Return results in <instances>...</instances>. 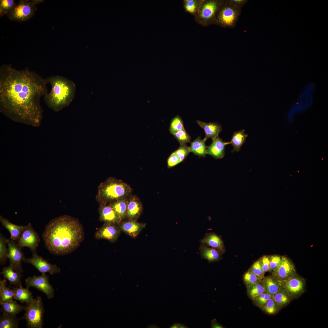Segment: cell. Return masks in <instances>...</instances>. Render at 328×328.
Instances as JSON below:
<instances>
[{
	"instance_id": "obj_1",
	"label": "cell",
	"mask_w": 328,
	"mask_h": 328,
	"mask_svg": "<svg viewBox=\"0 0 328 328\" xmlns=\"http://www.w3.org/2000/svg\"><path fill=\"white\" fill-rule=\"evenodd\" d=\"M45 79L27 68L0 67V111L12 121L34 127L43 119L41 97L48 92Z\"/></svg>"
},
{
	"instance_id": "obj_29",
	"label": "cell",
	"mask_w": 328,
	"mask_h": 328,
	"mask_svg": "<svg viewBox=\"0 0 328 328\" xmlns=\"http://www.w3.org/2000/svg\"><path fill=\"white\" fill-rule=\"evenodd\" d=\"M29 288H23L22 286L19 287H12L14 292V299L18 300L22 303L31 302L34 300L32 293L29 290Z\"/></svg>"
},
{
	"instance_id": "obj_16",
	"label": "cell",
	"mask_w": 328,
	"mask_h": 328,
	"mask_svg": "<svg viewBox=\"0 0 328 328\" xmlns=\"http://www.w3.org/2000/svg\"><path fill=\"white\" fill-rule=\"evenodd\" d=\"M99 220L104 223L118 224L122 220L119 216L108 204H99Z\"/></svg>"
},
{
	"instance_id": "obj_2",
	"label": "cell",
	"mask_w": 328,
	"mask_h": 328,
	"mask_svg": "<svg viewBox=\"0 0 328 328\" xmlns=\"http://www.w3.org/2000/svg\"><path fill=\"white\" fill-rule=\"evenodd\" d=\"M45 245L52 254H70L80 245L84 237L82 224L77 219L63 215L51 220L42 234Z\"/></svg>"
},
{
	"instance_id": "obj_15",
	"label": "cell",
	"mask_w": 328,
	"mask_h": 328,
	"mask_svg": "<svg viewBox=\"0 0 328 328\" xmlns=\"http://www.w3.org/2000/svg\"><path fill=\"white\" fill-rule=\"evenodd\" d=\"M121 231L117 224L104 223L96 231L94 237L96 239H105L114 242L118 239Z\"/></svg>"
},
{
	"instance_id": "obj_40",
	"label": "cell",
	"mask_w": 328,
	"mask_h": 328,
	"mask_svg": "<svg viewBox=\"0 0 328 328\" xmlns=\"http://www.w3.org/2000/svg\"><path fill=\"white\" fill-rule=\"evenodd\" d=\"M244 282L246 288L261 280L249 268L244 275Z\"/></svg>"
},
{
	"instance_id": "obj_3",
	"label": "cell",
	"mask_w": 328,
	"mask_h": 328,
	"mask_svg": "<svg viewBox=\"0 0 328 328\" xmlns=\"http://www.w3.org/2000/svg\"><path fill=\"white\" fill-rule=\"evenodd\" d=\"M45 80L51 86L50 91L43 96L47 106L55 111H58L68 106L75 94L76 86L73 82L58 75L51 76Z\"/></svg>"
},
{
	"instance_id": "obj_31",
	"label": "cell",
	"mask_w": 328,
	"mask_h": 328,
	"mask_svg": "<svg viewBox=\"0 0 328 328\" xmlns=\"http://www.w3.org/2000/svg\"><path fill=\"white\" fill-rule=\"evenodd\" d=\"M128 198L120 199L108 204L119 216L122 220L126 217Z\"/></svg>"
},
{
	"instance_id": "obj_6",
	"label": "cell",
	"mask_w": 328,
	"mask_h": 328,
	"mask_svg": "<svg viewBox=\"0 0 328 328\" xmlns=\"http://www.w3.org/2000/svg\"><path fill=\"white\" fill-rule=\"evenodd\" d=\"M241 9L230 0L223 1L217 13L215 22L222 27L233 28L239 19Z\"/></svg>"
},
{
	"instance_id": "obj_34",
	"label": "cell",
	"mask_w": 328,
	"mask_h": 328,
	"mask_svg": "<svg viewBox=\"0 0 328 328\" xmlns=\"http://www.w3.org/2000/svg\"><path fill=\"white\" fill-rule=\"evenodd\" d=\"M260 308L263 311L269 315L275 314L281 309L272 296L264 305Z\"/></svg>"
},
{
	"instance_id": "obj_30",
	"label": "cell",
	"mask_w": 328,
	"mask_h": 328,
	"mask_svg": "<svg viewBox=\"0 0 328 328\" xmlns=\"http://www.w3.org/2000/svg\"><path fill=\"white\" fill-rule=\"evenodd\" d=\"M272 296L281 309L288 305L293 299L282 285L280 289Z\"/></svg>"
},
{
	"instance_id": "obj_5",
	"label": "cell",
	"mask_w": 328,
	"mask_h": 328,
	"mask_svg": "<svg viewBox=\"0 0 328 328\" xmlns=\"http://www.w3.org/2000/svg\"><path fill=\"white\" fill-rule=\"evenodd\" d=\"M25 313L21 319H25L28 328H43L44 309L40 296H37L31 302L26 303Z\"/></svg>"
},
{
	"instance_id": "obj_13",
	"label": "cell",
	"mask_w": 328,
	"mask_h": 328,
	"mask_svg": "<svg viewBox=\"0 0 328 328\" xmlns=\"http://www.w3.org/2000/svg\"><path fill=\"white\" fill-rule=\"evenodd\" d=\"M296 273L292 261L286 257L282 256L279 264L272 271V275L281 282L288 279Z\"/></svg>"
},
{
	"instance_id": "obj_48",
	"label": "cell",
	"mask_w": 328,
	"mask_h": 328,
	"mask_svg": "<svg viewBox=\"0 0 328 328\" xmlns=\"http://www.w3.org/2000/svg\"><path fill=\"white\" fill-rule=\"evenodd\" d=\"M185 8L187 11L191 13H194L196 9L195 2L193 0H187L186 1Z\"/></svg>"
},
{
	"instance_id": "obj_9",
	"label": "cell",
	"mask_w": 328,
	"mask_h": 328,
	"mask_svg": "<svg viewBox=\"0 0 328 328\" xmlns=\"http://www.w3.org/2000/svg\"><path fill=\"white\" fill-rule=\"evenodd\" d=\"M40 240L38 234L34 230L31 223H29L25 226L17 244L21 248H29L34 254L36 253V248Z\"/></svg>"
},
{
	"instance_id": "obj_23",
	"label": "cell",
	"mask_w": 328,
	"mask_h": 328,
	"mask_svg": "<svg viewBox=\"0 0 328 328\" xmlns=\"http://www.w3.org/2000/svg\"><path fill=\"white\" fill-rule=\"evenodd\" d=\"M196 122L204 130L205 134V138L207 139L216 138L222 130L221 126L217 122L207 123L199 120H197Z\"/></svg>"
},
{
	"instance_id": "obj_14",
	"label": "cell",
	"mask_w": 328,
	"mask_h": 328,
	"mask_svg": "<svg viewBox=\"0 0 328 328\" xmlns=\"http://www.w3.org/2000/svg\"><path fill=\"white\" fill-rule=\"evenodd\" d=\"M23 261L32 265L41 274L48 273L53 275L59 273L61 270L57 265L49 263L37 253L32 254V256L30 258H25Z\"/></svg>"
},
{
	"instance_id": "obj_38",
	"label": "cell",
	"mask_w": 328,
	"mask_h": 328,
	"mask_svg": "<svg viewBox=\"0 0 328 328\" xmlns=\"http://www.w3.org/2000/svg\"><path fill=\"white\" fill-rule=\"evenodd\" d=\"M14 299L13 289L5 286L0 287V303H3Z\"/></svg>"
},
{
	"instance_id": "obj_4",
	"label": "cell",
	"mask_w": 328,
	"mask_h": 328,
	"mask_svg": "<svg viewBox=\"0 0 328 328\" xmlns=\"http://www.w3.org/2000/svg\"><path fill=\"white\" fill-rule=\"evenodd\" d=\"M132 192V189L126 183L114 177H110L99 185L96 200L99 204H108L128 197Z\"/></svg>"
},
{
	"instance_id": "obj_47",
	"label": "cell",
	"mask_w": 328,
	"mask_h": 328,
	"mask_svg": "<svg viewBox=\"0 0 328 328\" xmlns=\"http://www.w3.org/2000/svg\"><path fill=\"white\" fill-rule=\"evenodd\" d=\"M269 257V255H265L260 258L261 266L265 273L270 271Z\"/></svg>"
},
{
	"instance_id": "obj_39",
	"label": "cell",
	"mask_w": 328,
	"mask_h": 328,
	"mask_svg": "<svg viewBox=\"0 0 328 328\" xmlns=\"http://www.w3.org/2000/svg\"><path fill=\"white\" fill-rule=\"evenodd\" d=\"M184 128L183 121L179 115H177L171 120L169 128L171 134L173 135Z\"/></svg>"
},
{
	"instance_id": "obj_28",
	"label": "cell",
	"mask_w": 328,
	"mask_h": 328,
	"mask_svg": "<svg viewBox=\"0 0 328 328\" xmlns=\"http://www.w3.org/2000/svg\"><path fill=\"white\" fill-rule=\"evenodd\" d=\"M207 139L205 138L201 139L200 136H198L191 143L189 147L190 152L199 157H205L207 154V146L205 145Z\"/></svg>"
},
{
	"instance_id": "obj_32",
	"label": "cell",
	"mask_w": 328,
	"mask_h": 328,
	"mask_svg": "<svg viewBox=\"0 0 328 328\" xmlns=\"http://www.w3.org/2000/svg\"><path fill=\"white\" fill-rule=\"evenodd\" d=\"M245 132V130L243 129L234 132L230 142L233 147L232 152L240 151L241 147L248 136V135Z\"/></svg>"
},
{
	"instance_id": "obj_51",
	"label": "cell",
	"mask_w": 328,
	"mask_h": 328,
	"mask_svg": "<svg viewBox=\"0 0 328 328\" xmlns=\"http://www.w3.org/2000/svg\"><path fill=\"white\" fill-rule=\"evenodd\" d=\"M170 328H188L185 325L178 323H175L171 325L170 327Z\"/></svg>"
},
{
	"instance_id": "obj_24",
	"label": "cell",
	"mask_w": 328,
	"mask_h": 328,
	"mask_svg": "<svg viewBox=\"0 0 328 328\" xmlns=\"http://www.w3.org/2000/svg\"><path fill=\"white\" fill-rule=\"evenodd\" d=\"M0 311L2 314L11 316H16L25 310L26 305L23 306L18 303L16 300H13L0 304Z\"/></svg>"
},
{
	"instance_id": "obj_26",
	"label": "cell",
	"mask_w": 328,
	"mask_h": 328,
	"mask_svg": "<svg viewBox=\"0 0 328 328\" xmlns=\"http://www.w3.org/2000/svg\"><path fill=\"white\" fill-rule=\"evenodd\" d=\"M0 221L2 225L9 232L10 234V238L15 241H17L25 226L14 224L2 216H0Z\"/></svg>"
},
{
	"instance_id": "obj_36",
	"label": "cell",
	"mask_w": 328,
	"mask_h": 328,
	"mask_svg": "<svg viewBox=\"0 0 328 328\" xmlns=\"http://www.w3.org/2000/svg\"><path fill=\"white\" fill-rule=\"evenodd\" d=\"M7 239L1 233L0 234V264L3 265L6 263L8 259V250L6 246Z\"/></svg>"
},
{
	"instance_id": "obj_37",
	"label": "cell",
	"mask_w": 328,
	"mask_h": 328,
	"mask_svg": "<svg viewBox=\"0 0 328 328\" xmlns=\"http://www.w3.org/2000/svg\"><path fill=\"white\" fill-rule=\"evenodd\" d=\"M17 4L14 0H0V16L7 15L14 9Z\"/></svg>"
},
{
	"instance_id": "obj_27",
	"label": "cell",
	"mask_w": 328,
	"mask_h": 328,
	"mask_svg": "<svg viewBox=\"0 0 328 328\" xmlns=\"http://www.w3.org/2000/svg\"><path fill=\"white\" fill-rule=\"evenodd\" d=\"M261 282L265 291L272 296L280 289L281 282L272 275L264 277Z\"/></svg>"
},
{
	"instance_id": "obj_33",
	"label": "cell",
	"mask_w": 328,
	"mask_h": 328,
	"mask_svg": "<svg viewBox=\"0 0 328 328\" xmlns=\"http://www.w3.org/2000/svg\"><path fill=\"white\" fill-rule=\"evenodd\" d=\"M21 319L16 316L2 314L0 317V328H17Z\"/></svg>"
},
{
	"instance_id": "obj_41",
	"label": "cell",
	"mask_w": 328,
	"mask_h": 328,
	"mask_svg": "<svg viewBox=\"0 0 328 328\" xmlns=\"http://www.w3.org/2000/svg\"><path fill=\"white\" fill-rule=\"evenodd\" d=\"M174 137L179 141L180 145L185 144L190 142L191 137L184 128L182 129L173 134Z\"/></svg>"
},
{
	"instance_id": "obj_12",
	"label": "cell",
	"mask_w": 328,
	"mask_h": 328,
	"mask_svg": "<svg viewBox=\"0 0 328 328\" xmlns=\"http://www.w3.org/2000/svg\"><path fill=\"white\" fill-rule=\"evenodd\" d=\"M282 285L293 298H297L305 291L306 282L297 273L288 279L281 282Z\"/></svg>"
},
{
	"instance_id": "obj_20",
	"label": "cell",
	"mask_w": 328,
	"mask_h": 328,
	"mask_svg": "<svg viewBox=\"0 0 328 328\" xmlns=\"http://www.w3.org/2000/svg\"><path fill=\"white\" fill-rule=\"evenodd\" d=\"M223 1L210 0L203 5L200 15L205 20L215 21L216 17L219 9Z\"/></svg>"
},
{
	"instance_id": "obj_18",
	"label": "cell",
	"mask_w": 328,
	"mask_h": 328,
	"mask_svg": "<svg viewBox=\"0 0 328 328\" xmlns=\"http://www.w3.org/2000/svg\"><path fill=\"white\" fill-rule=\"evenodd\" d=\"M121 231L133 237H136L145 227L146 224L136 220H129L121 221L117 224Z\"/></svg>"
},
{
	"instance_id": "obj_49",
	"label": "cell",
	"mask_w": 328,
	"mask_h": 328,
	"mask_svg": "<svg viewBox=\"0 0 328 328\" xmlns=\"http://www.w3.org/2000/svg\"><path fill=\"white\" fill-rule=\"evenodd\" d=\"M230 1L234 4L241 8L248 2V0H230Z\"/></svg>"
},
{
	"instance_id": "obj_19",
	"label": "cell",
	"mask_w": 328,
	"mask_h": 328,
	"mask_svg": "<svg viewBox=\"0 0 328 328\" xmlns=\"http://www.w3.org/2000/svg\"><path fill=\"white\" fill-rule=\"evenodd\" d=\"M212 139L211 144L207 146V153L216 159L223 158L225 154V146L230 144L225 142L218 136Z\"/></svg>"
},
{
	"instance_id": "obj_45",
	"label": "cell",
	"mask_w": 328,
	"mask_h": 328,
	"mask_svg": "<svg viewBox=\"0 0 328 328\" xmlns=\"http://www.w3.org/2000/svg\"><path fill=\"white\" fill-rule=\"evenodd\" d=\"M181 162L177 154L174 152L171 154L167 159L168 168H170L173 167Z\"/></svg>"
},
{
	"instance_id": "obj_22",
	"label": "cell",
	"mask_w": 328,
	"mask_h": 328,
	"mask_svg": "<svg viewBox=\"0 0 328 328\" xmlns=\"http://www.w3.org/2000/svg\"><path fill=\"white\" fill-rule=\"evenodd\" d=\"M0 273L8 280L10 286L12 285L16 287L22 286L21 278L23 275L15 271L10 265L3 268Z\"/></svg>"
},
{
	"instance_id": "obj_43",
	"label": "cell",
	"mask_w": 328,
	"mask_h": 328,
	"mask_svg": "<svg viewBox=\"0 0 328 328\" xmlns=\"http://www.w3.org/2000/svg\"><path fill=\"white\" fill-rule=\"evenodd\" d=\"M174 152L177 154L181 162L184 161L190 152L189 147L185 144L180 145L179 147Z\"/></svg>"
},
{
	"instance_id": "obj_8",
	"label": "cell",
	"mask_w": 328,
	"mask_h": 328,
	"mask_svg": "<svg viewBox=\"0 0 328 328\" xmlns=\"http://www.w3.org/2000/svg\"><path fill=\"white\" fill-rule=\"evenodd\" d=\"M41 0H20L13 10L6 15L10 20L19 22L31 18L36 10V5L43 2Z\"/></svg>"
},
{
	"instance_id": "obj_44",
	"label": "cell",
	"mask_w": 328,
	"mask_h": 328,
	"mask_svg": "<svg viewBox=\"0 0 328 328\" xmlns=\"http://www.w3.org/2000/svg\"><path fill=\"white\" fill-rule=\"evenodd\" d=\"M252 271L262 280L264 277L263 272L260 259L255 261L250 268Z\"/></svg>"
},
{
	"instance_id": "obj_10",
	"label": "cell",
	"mask_w": 328,
	"mask_h": 328,
	"mask_svg": "<svg viewBox=\"0 0 328 328\" xmlns=\"http://www.w3.org/2000/svg\"><path fill=\"white\" fill-rule=\"evenodd\" d=\"M26 287H34L44 293L48 299L53 297L54 290L49 282V276L46 274L39 276L29 277L25 280Z\"/></svg>"
},
{
	"instance_id": "obj_25",
	"label": "cell",
	"mask_w": 328,
	"mask_h": 328,
	"mask_svg": "<svg viewBox=\"0 0 328 328\" xmlns=\"http://www.w3.org/2000/svg\"><path fill=\"white\" fill-rule=\"evenodd\" d=\"M199 250L202 258L207 259L209 263L218 261L222 258V253L220 252L203 244L201 243Z\"/></svg>"
},
{
	"instance_id": "obj_21",
	"label": "cell",
	"mask_w": 328,
	"mask_h": 328,
	"mask_svg": "<svg viewBox=\"0 0 328 328\" xmlns=\"http://www.w3.org/2000/svg\"><path fill=\"white\" fill-rule=\"evenodd\" d=\"M200 242L207 246L217 249L222 254L226 251L223 241L220 236L214 233L207 234Z\"/></svg>"
},
{
	"instance_id": "obj_35",
	"label": "cell",
	"mask_w": 328,
	"mask_h": 328,
	"mask_svg": "<svg viewBox=\"0 0 328 328\" xmlns=\"http://www.w3.org/2000/svg\"><path fill=\"white\" fill-rule=\"evenodd\" d=\"M247 289L248 295L252 300L265 292L261 280L249 286Z\"/></svg>"
},
{
	"instance_id": "obj_11",
	"label": "cell",
	"mask_w": 328,
	"mask_h": 328,
	"mask_svg": "<svg viewBox=\"0 0 328 328\" xmlns=\"http://www.w3.org/2000/svg\"><path fill=\"white\" fill-rule=\"evenodd\" d=\"M6 241L8 250V259L10 265L15 271L22 273L23 270L22 263L25 258L24 254L22 251V248L15 241L10 238L7 239Z\"/></svg>"
},
{
	"instance_id": "obj_50",
	"label": "cell",
	"mask_w": 328,
	"mask_h": 328,
	"mask_svg": "<svg viewBox=\"0 0 328 328\" xmlns=\"http://www.w3.org/2000/svg\"><path fill=\"white\" fill-rule=\"evenodd\" d=\"M211 328H223V326L219 323L216 319H214L211 321Z\"/></svg>"
},
{
	"instance_id": "obj_17",
	"label": "cell",
	"mask_w": 328,
	"mask_h": 328,
	"mask_svg": "<svg viewBox=\"0 0 328 328\" xmlns=\"http://www.w3.org/2000/svg\"><path fill=\"white\" fill-rule=\"evenodd\" d=\"M142 210V205L139 198L136 196L131 195L128 198L126 217L129 220L137 221Z\"/></svg>"
},
{
	"instance_id": "obj_7",
	"label": "cell",
	"mask_w": 328,
	"mask_h": 328,
	"mask_svg": "<svg viewBox=\"0 0 328 328\" xmlns=\"http://www.w3.org/2000/svg\"><path fill=\"white\" fill-rule=\"evenodd\" d=\"M315 84L307 85L300 94L296 101L290 107L287 114L288 122H292L298 114L307 110L313 103V94L315 88Z\"/></svg>"
},
{
	"instance_id": "obj_42",
	"label": "cell",
	"mask_w": 328,
	"mask_h": 328,
	"mask_svg": "<svg viewBox=\"0 0 328 328\" xmlns=\"http://www.w3.org/2000/svg\"><path fill=\"white\" fill-rule=\"evenodd\" d=\"M272 296L265 292L255 298L252 300L255 305L260 308L264 305Z\"/></svg>"
},
{
	"instance_id": "obj_46",
	"label": "cell",
	"mask_w": 328,
	"mask_h": 328,
	"mask_svg": "<svg viewBox=\"0 0 328 328\" xmlns=\"http://www.w3.org/2000/svg\"><path fill=\"white\" fill-rule=\"evenodd\" d=\"M281 260V256L277 255L270 256V271L275 269L279 264Z\"/></svg>"
}]
</instances>
